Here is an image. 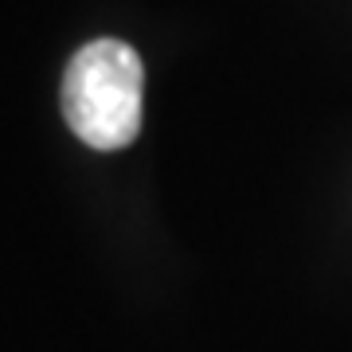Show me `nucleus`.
Wrapping results in <instances>:
<instances>
[{
  "label": "nucleus",
  "instance_id": "nucleus-1",
  "mask_svg": "<svg viewBox=\"0 0 352 352\" xmlns=\"http://www.w3.org/2000/svg\"><path fill=\"white\" fill-rule=\"evenodd\" d=\"M145 67L122 39H90L71 55L63 75V118L82 145L102 153L126 149L141 133Z\"/></svg>",
  "mask_w": 352,
  "mask_h": 352
}]
</instances>
